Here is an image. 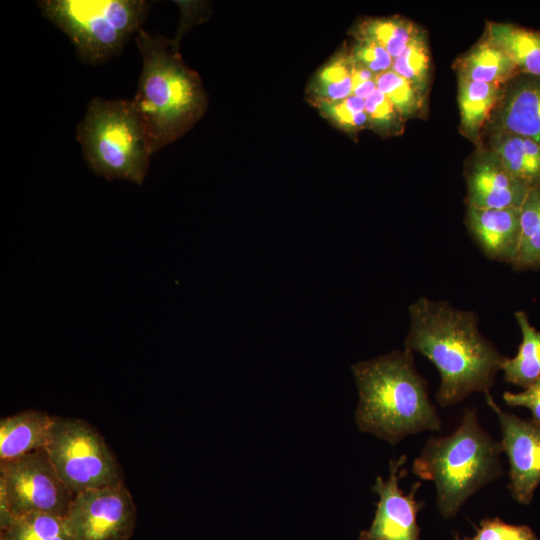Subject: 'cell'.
Returning <instances> with one entry per match:
<instances>
[{
	"label": "cell",
	"mask_w": 540,
	"mask_h": 540,
	"mask_svg": "<svg viewBox=\"0 0 540 540\" xmlns=\"http://www.w3.org/2000/svg\"><path fill=\"white\" fill-rule=\"evenodd\" d=\"M135 41L142 70L131 100L155 153L184 134L203 114L205 93L198 75L184 65L173 41L143 28Z\"/></svg>",
	"instance_id": "3957f363"
},
{
	"label": "cell",
	"mask_w": 540,
	"mask_h": 540,
	"mask_svg": "<svg viewBox=\"0 0 540 540\" xmlns=\"http://www.w3.org/2000/svg\"><path fill=\"white\" fill-rule=\"evenodd\" d=\"M489 150L506 169L529 189L540 186V142L531 138L494 132Z\"/></svg>",
	"instance_id": "2e32d148"
},
{
	"label": "cell",
	"mask_w": 540,
	"mask_h": 540,
	"mask_svg": "<svg viewBox=\"0 0 540 540\" xmlns=\"http://www.w3.org/2000/svg\"><path fill=\"white\" fill-rule=\"evenodd\" d=\"M54 417L30 409L1 418L0 461L46 448L52 435Z\"/></svg>",
	"instance_id": "9a60e30c"
},
{
	"label": "cell",
	"mask_w": 540,
	"mask_h": 540,
	"mask_svg": "<svg viewBox=\"0 0 540 540\" xmlns=\"http://www.w3.org/2000/svg\"><path fill=\"white\" fill-rule=\"evenodd\" d=\"M408 312L404 347L426 357L438 370L439 405L453 406L475 392L490 395L506 356L480 332L478 315L427 297L410 304Z\"/></svg>",
	"instance_id": "6da1fadb"
},
{
	"label": "cell",
	"mask_w": 540,
	"mask_h": 540,
	"mask_svg": "<svg viewBox=\"0 0 540 540\" xmlns=\"http://www.w3.org/2000/svg\"><path fill=\"white\" fill-rule=\"evenodd\" d=\"M376 83L375 78L366 82H363L353 88L352 94L362 98L366 99L369 95H371L376 90Z\"/></svg>",
	"instance_id": "1f68e13d"
},
{
	"label": "cell",
	"mask_w": 540,
	"mask_h": 540,
	"mask_svg": "<svg viewBox=\"0 0 540 540\" xmlns=\"http://www.w3.org/2000/svg\"><path fill=\"white\" fill-rule=\"evenodd\" d=\"M46 450L57 474L74 495L124 483L104 438L82 419L55 416Z\"/></svg>",
	"instance_id": "52a82bcc"
},
{
	"label": "cell",
	"mask_w": 540,
	"mask_h": 540,
	"mask_svg": "<svg viewBox=\"0 0 540 540\" xmlns=\"http://www.w3.org/2000/svg\"><path fill=\"white\" fill-rule=\"evenodd\" d=\"M526 76L503 94L494 132L511 133L540 142V77Z\"/></svg>",
	"instance_id": "5bb4252c"
},
{
	"label": "cell",
	"mask_w": 540,
	"mask_h": 540,
	"mask_svg": "<svg viewBox=\"0 0 540 540\" xmlns=\"http://www.w3.org/2000/svg\"><path fill=\"white\" fill-rule=\"evenodd\" d=\"M475 529L473 537L455 534L454 540H539L529 526L507 524L498 517L482 519Z\"/></svg>",
	"instance_id": "f1b7e54d"
},
{
	"label": "cell",
	"mask_w": 540,
	"mask_h": 540,
	"mask_svg": "<svg viewBox=\"0 0 540 540\" xmlns=\"http://www.w3.org/2000/svg\"><path fill=\"white\" fill-rule=\"evenodd\" d=\"M63 522L74 540H129L137 509L122 483L75 494Z\"/></svg>",
	"instance_id": "9c48e42d"
},
{
	"label": "cell",
	"mask_w": 540,
	"mask_h": 540,
	"mask_svg": "<svg viewBox=\"0 0 540 540\" xmlns=\"http://www.w3.org/2000/svg\"><path fill=\"white\" fill-rule=\"evenodd\" d=\"M517 270L540 269V186L531 188L520 207V244Z\"/></svg>",
	"instance_id": "44dd1931"
},
{
	"label": "cell",
	"mask_w": 540,
	"mask_h": 540,
	"mask_svg": "<svg viewBox=\"0 0 540 540\" xmlns=\"http://www.w3.org/2000/svg\"><path fill=\"white\" fill-rule=\"evenodd\" d=\"M485 398L499 420L500 443L510 466V494L516 502L528 505L540 484V425L501 410L491 394Z\"/></svg>",
	"instance_id": "8fae6325"
},
{
	"label": "cell",
	"mask_w": 540,
	"mask_h": 540,
	"mask_svg": "<svg viewBox=\"0 0 540 540\" xmlns=\"http://www.w3.org/2000/svg\"><path fill=\"white\" fill-rule=\"evenodd\" d=\"M0 540H74L63 518L33 513L11 518L0 525Z\"/></svg>",
	"instance_id": "7402d4cb"
},
{
	"label": "cell",
	"mask_w": 540,
	"mask_h": 540,
	"mask_svg": "<svg viewBox=\"0 0 540 540\" xmlns=\"http://www.w3.org/2000/svg\"><path fill=\"white\" fill-rule=\"evenodd\" d=\"M88 167L108 181L141 185L153 154L146 127L132 100L92 98L76 129Z\"/></svg>",
	"instance_id": "5b68a950"
},
{
	"label": "cell",
	"mask_w": 540,
	"mask_h": 540,
	"mask_svg": "<svg viewBox=\"0 0 540 540\" xmlns=\"http://www.w3.org/2000/svg\"><path fill=\"white\" fill-rule=\"evenodd\" d=\"M466 226L489 259L514 264L520 244V207H468Z\"/></svg>",
	"instance_id": "4fadbf2b"
},
{
	"label": "cell",
	"mask_w": 540,
	"mask_h": 540,
	"mask_svg": "<svg viewBox=\"0 0 540 540\" xmlns=\"http://www.w3.org/2000/svg\"><path fill=\"white\" fill-rule=\"evenodd\" d=\"M419 30L412 21L399 17L373 19L360 26L358 37L377 43L395 59Z\"/></svg>",
	"instance_id": "603a6c76"
},
{
	"label": "cell",
	"mask_w": 540,
	"mask_h": 540,
	"mask_svg": "<svg viewBox=\"0 0 540 540\" xmlns=\"http://www.w3.org/2000/svg\"><path fill=\"white\" fill-rule=\"evenodd\" d=\"M350 56L375 75L390 70L394 60L382 46L365 39H359Z\"/></svg>",
	"instance_id": "f546056e"
},
{
	"label": "cell",
	"mask_w": 540,
	"mask_h": 540,
	"mask_svg": "<svg viewBox=\"0 0 540 540\" xmlns=\"http://www.w3.org/2000/svg\"><path fill=\"white\" fill-rule=\"evenodd\" d=\"M487 37L509 55L521 74L540 77V32L489 22Z\"/></svg>",
	"instance_id": "ac0fdd59"
},
{
	"label": "cell",
	"mask_w": 540,
	"mask_h": 540,
	"mask_svg": "<svg viewBox=\"0 0 540 540\" xmlns=\"http://www.w3.org/2000/svg\"><path fill=\"white\" fill-rule=\"evenodd\" d=\"M351 370L358 389L355 420L360 431L396 445L407 436L441 429L427 381L409 350L358 362Z\"/></svg>",
	"instance_id": "7a4b0ae2"
},
{
	"label": "cell",
	"mask_w": 540,
	"mask_h": 540,
	"mask_svg": "<svg viewBox=\"0 0 540 540\" xmlns=\"http://www.w3.org/2000/svg\"><path fill=\"white\" fill-rule=\"evenodd\" d=\"M503 94L501 86L459 77L461 128L467 137L471 140L478 139L487 118L501 101Z\"/></svg>",
	"instance_id": "d6986e66"
},
{
	"label": "cell",
	"mask_w": 540,
	"mask_h": 540,
	"mask_svg": "<svg viewBox=\"0 0 540 540\" xmlns=\"http://www.w3.org/2000/svg\"><path fill=\"white\" fill-rule=\"evenodd\" d=\"M467 207H521L529 188L515 178L491 150H482L466 172Z\"/></svg>",
	"instance_id": "7c38bea8"
},
{
	"label": "cell",
	"mask_w": 540,
	"mask_h": 540,
	"mask_svg": "<svg viewBox=\"0 0 540 540\" xmlns=\"http://www.w3.org/2000/svg\"><path fill=\"white\" fill-rule=\"evenodd\" d=\"M503 400L512 407H525L531 411L532 421L540 425V376L519 393L504 392Z\"/></svg>",
	"instance_id": "4dcf8cb0"
},
{
	"label": "cell",
	"mask_w": 540,
	"mask_h": 540,
	"mask_svg": "<svg viewBox=\"0 0 540 540\" xmlns=\"http://www.w3.org/2000/svg\"><path fill=\"white\" fill-rule=\"evenodd\" d=\"M353 60L340 57L327 64L318 74L315 92L321 101L343 100L353 92Z\"/></svg>",
	"instance_id": "484cf974"
},
{
	"label": "cell",
	"mask_w": 540,
	"mask_h": 540,
	"mask_svg": "<svg viewBox=\"0 0 540 540\" xmlns=\"http://www.w3.org/2000/svg\"><path fill=\"white\" fill-rule=\"evenodd\" d=\"M375 83L404 119L423 111L425 94L392 69L375 75Z\"/></svg>",
	"instance_id": "d4e9b609"
},
{
	"label": "cell",
	"mask_w": 540,
	"mask_h": 540,
	"mask_svg": "<svg viewBox=\"0 0 540 540\" xmlns=\"http://www.w3.org/2000/svg\"><path fill=\"white\" fill-rule=\"evenodd\" d=\"M406 460L407 456L402 455L389 461L387 480L377 476L371 488L379 496L375 515L369 529L361 531L358 540H419L417 514L425 503L415 499L421 482H415L407 495L399 488L400 479L407 474L406 469H401Z\"/></svg>",
	"instance_id": "30bf717a"
},
{
	"label": "cell",
	"mask_w": 540,
	"mask_h": 540,
	"mask_svg": "<svg viewBox=\"0 0 540 540\" xmlns=\"http://www.w3.org/2000/svg\"><path fill=\"white\" fill-rule=\"evenodd\" d=\"M45 18L63 31L78 57L100 64L120 53L151 8L145 0H42Z\"/></svg>",
	"instance_id": "8992f818"
},
{
	"label": "cell",
	"mask_w": 540,
	"mask_h": 540,
	"mask_svg": "<svg viewBox=\"0 0 540 540\" xmlns=\"http://www.w3.org/2000/svg\"><path fill=\"white\" fill-rule=\"evenodd\" d=\"M459 77L502 86L521 74L509 55L488 37L460 59Z\"/></svg>",
	"instance_id": "e0dca14e"
},
{
	"label": "cell",
	"mask_w": 540,
	"mask_h": 540,
	"mask_svg": "<svg viewBox=\"0 0 540 540\" xmlns=\"http://www.w3.org/2000/svg\"><path fill=\"white\" fill-rule=\"evenodd\" d=\"M73 498L46 448L0 461V525L33 513L64 518Z\"/></svg>",
	"instance_id": "ba28073f"
},
{
	"label": "cell",
	"mask_w": 540,
	"mask_h": 540,
	"mask_svg": "<svg viewBox=\"0 0 540 540\" xmlns=\"http://www.w3.org/2000/svg\"><path fill=\"white\" fill-rule=\"evenodd\" d=\"M391 69L410 81L423 94L426 93L430 53L423 31L419 30L405 50L393 60Z\"/></svg>",
	"instance_id": "cb8c5ba5"
},
{
	"label": "cell",
	"mask_w": 540,
	"mask_h": 540,
	"mask_svg": "<svg viewBox=\"0 0 540 540\" xmlns=\"http://www.w3.org/2000/svg\"><path fill=\"white\" fill-rule=\"evenodd\" d=\"M501 452V443L479 425L476 409H466L452 434L427 440L412 473L434 482L439 513L451 519L470 496L503 474Z\"/></svg>",
	"instance_id": "277c9868"
},
{
	"label": "cell",
	"mask_w": 540,
	"mask_h": 540,
	"mask_svg": "<svg viewBox=\"0 0 540 540\" xmlns=\"http://www.w3.org/2000/svg\"><path fill=\"white\" fill-rule=\"evenodd\" d=\"M522 341L516 355L506 357L502 369L507 383L526 389L540 376V331L534 328L523 311L515 312Z\"/></svg>",
	"instance_id": "ffe728a7"
},
{
	"label": "cell",
	"mask_w": 540,
	"mask_h": 540,
	"mask_svg": "<svg viewBox=\"0 0 540 540\" xmlns=\"http://www.w3.org/2000/svg\"><path fill=\"white\" fill-rule=\"evenodd\" d=\"M365 111L370 125L388 134L400 133L403 129V116L392 102L378 89L365 99Z\"/></svg>",
	"instance_id": "83f0119b"
},
{
	"label": "cell",
	"mask_w": 540,
	"mask_h": 540,
	"mask_svg": "<svg viewBox=\"0 0 540 540\" xmlns=\"http://www.w3.org/2000/svg\"><path fill=\"white\" fill-rule=\"evenodd\" d=\"M320 107L341 127L357 131L370 125L365 100L355 95L335 102L321 101Z\"/></svg>",
	"instance_id": "4316f807"
}]
</instances>
